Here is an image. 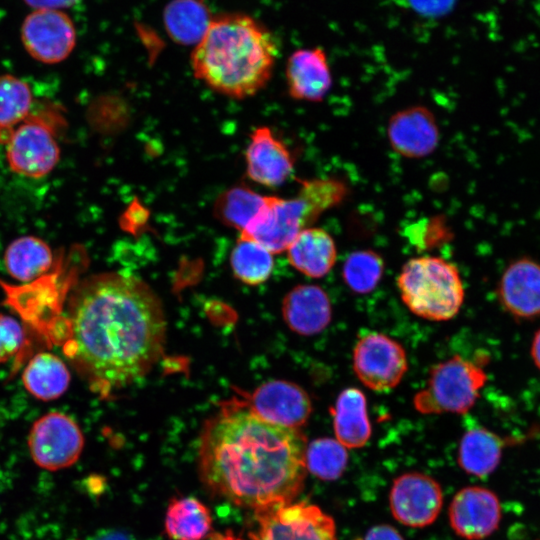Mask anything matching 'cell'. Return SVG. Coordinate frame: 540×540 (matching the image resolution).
I'll list each match as a JSON object with an SVG mask.
<instances>
[{
  "label": "cell",
  "mask_w": 540,
  "mask_h": 540,
  "mask_svg": "<svg viewBox=\"0 0 540 540\" xmlns=\"http://www.w3.org/2000/svg\"><path fill=\"white\" fill-rule=\"evenodd\" d=\"M66 313L63 352L101 396L144 377L162 354L161 302L135 277L109 272L83 279L71 292Z\"/></svg>",
  "instance_id": "1"
},
{
  "label": "cell",
  "mask_w": 540,
  "mask_h": 540,
  "mask_svg": "<svg viewBox=\"0 0 540 540\" xmlns=\"http://www.w3.org/2000/svg\"><path fill=\"white\" fill-rule=\"evenodd\" d=\"M298 429L270 423L248 405L224 407L202 429L199 471L214 494L256 512L291 503L305 475Z\"/></svg>",
  "instance_id": "2"
},
{
  "label": "cell",
  "mask_w": 540,
  "mask_h": 540,
  "mask_svg": "<svg viewBox=\"0 0 540 540\" xmlns=\"http://www.w3.org/2000/svg\"><path fill=\"white\" fill-rule=\"evenodd\" d=\"M277 44L253 17L230 13L213 18L191 55L194 75L217 92L246 98L272 75Z\"/></svg>",
  "instance_id": "3"
},
{
  "label": "cell",
  "mask_w": 540,
  "mask_h": 540,
  "mask_svg": "<svg viewBox=\"0 0 540 540\" xmlns=\"http://www.w3.org/2000/svg\"><path fill=\"white\" fill-rule=\"evenodd\" d=\"M347 192L345 183L337 179L302 180L295 197L270 196L267 207L240 232V238L258 243L272 254L283 252L302 230L340 204Z\"/></svg>",
  "instance_id": "4"
},
{
  "label": "cell",
  "mask_w": 540,
  "mask_h": 540,
  "mask_svg": "<svg viewBox=\"0 0 540 540\" xmlns=\"http://www.w3.org/2000/svg\"><path fill=\"white\" fill-rule=\"evenodd\" d=\"M401 298L415 315L431 321H446L459 312L465 296L455 265L435 256L408 260L398 276Z\"/></svg>",
  "instance_id": "5"
},
{
  "label": "cell",
  "mask_w": 540,
  "mask_h": 540,
  "mask_svg": "<svg viewBox=\"0 0 540 540\" xmlns=\"http://www.w3.org/2000/svg\"><path fill=\"white\" fill-rule=\"evenodd\" d=\"M487 380L481 364L455 355L432 368L425 388L414 397V407L423 414H464Z\"/></svg>",
  "instance_id": "6"
},
{
  "label": "cell",
  "mask_w": 540,
  "mask_h": 540,
  "mask_svg": "<svg viewBox=\"0 0 540 540\" xmlns=\"http://www.w3.org/2000/svg\"><path fill=\"white\" fill-rule=\"evenodd\" d=\"M27 442L33 462L51 472L74 465L84 448V436L77 422L59 411L37 419L30 428Z\"/></svg>",
  "instance_id": "7"
},
{
  "label": "cell",
  "mask_w": 540,
  "mask_h": 540,
  "mask_svg": "<svg viewBox=\"0 0 540 540\" xmlns=\"http://www.w3.org/2000/svg\"><path fill=\"white\" fill-rule=\"evenodd\" d=\"M251 540H338L333 518L307 502L256 512Z\"/></svg>",
  "instance_id": "8"
},
{
  "label": "cell",
  "mask_w": 540,
  "mask_h": 540,
  "mask_svg": "<svg viewBox=\"0 0 540 540\" xmlns=\"http://www.w3.org/2000/svg\"><path fill=\"white\" fill-rule=\"evenodd\" d=\"M60 158L54 130L40 116L29 115L11 132L6 142V159L17 174L41 178L50 173Z\"/></svg>",
  "instance_id": "9"
},
{
  "label": "cell",
  "mask_w": 540,
  "mask_h": 540,
  "mask_svg": "<svg viewBox=\"0 0 540 540\" xmlns=\"http://www.w3.org/2000/svg\"><path fill=\"white\" fill-rule=\"evenodd\" d=\"M407 367L404 348L387 335L367 332L355 344L353 370L358 379L371 390H392L402 380Z\"/></svg>",
  "instance_id": "10"
},
{
  "label": "cell",
  "mask_w": 540,
  "mask_h": 540,
  "mask_svg": "<svg viewBox=\"0 0 540 540\" xmlns=\"http://www.w3.org/2000/svg\"><path fill=\"white\" fill-rule=\"evenodd\" d=\"M20 37L26 52L45 64L62 62L76 45L74 22L62 10H33L23 20Z\"/></svg>",
  "instance_id": "11"
},
{
  "label": "cell",
  "mask_w": 540,
  "mask_h": 540,
  "mask_svg": "<svg viewBox=\"0 0 540 540\" xmlns=\"http://www.w3.org/2000/svg\"><path fill=\"white\" fill-rule=\"evenodd\" d=\"M389 503L392 515L398 522L422 528L436 520L443 505V493L432 477L409 472L394 479Z\"/></svg>",
  "instance_id": "12"
},
{
  "label": "cell",
  "mask_w": 540,
  "mask_h": 540,
  "mask_svg": "<svg viewBox=\"0 0 540 540\" xmlns=\"http://www.w3.org/2000/svg\"><path fill=\"white\" fill-rule=\"evenodd\" d=\"M448 514L451 528L458 536L466 540H483L499 528L502 506L492 490L468 486L454 495Z\"/></svg>",
  "instance_id": "13"
},
{
  "label": "cell",
  "mask_w": 540,
  "mask_h": 540,
  "mask_svg": "<svg viewBox=\"0 0 540 540\" xmlns=\"http://www.w3.org/2000/svg\"><path fill=\"white\" fill-rule=\"evenodd\" d=\"M502 309L518 321L540 318V261L520 256L508 263L497 285Z\"/></svg>",
  "instance_id": "14"
},
{
  "label": "cell",
  "mask_w": 540,
  "mask_h": 540,
  "mask_svg": "<svg viewBox=\"0 0 540 540\" xmlns=\"http://www.w3.org/2000/svg\"><path fill=\"white\" fill-rule=\"evenodd\" d=\"M247 405L262 419L293 429L304 425L312 411L306 391L284 380H271L259 386Z\"/></svg>",
  "instance_id": "15"
},
{
  "label": "cell",
  "mask_w": 540,
  "mask_h": 540,
  "mask_svg": "<svg viewBox=\"0 0 540 540\" xmlns=\"http://www.w3.org/2000/svg\"><path fill=\"white\" fill-rule=\"evenodd\" d=\"M387 137L396 153L418 159L430 155L436 149L440 131L432 111L417 105L399 110L390 117Z\"/></svg>",
  "instance_id": "16"
},
{
  "label": "cell",
  "mask_w": 540,
  "mask_h": 540,
  "mask_svg": "<svg viewBox=\"0 0 540 540\" xmlns=\"http://www.w3.org/2000/svg\"><path fill=\"white\" fill-rule=\"evenodd\" d=\"M250 139L245 154L248 176L269 187L284 183L294 168L288 147L268 127L255 129Z\"/></svg>",
  "instance_id": "17"
},
{
  "label": "cell",
  "mask_w": 540,
  "mask_h": 540,
  "mask_svg": "<svg viewBox=\"0 0 540 540\" xmlns=\"http://www.w3.org/2000/svg\"><path fill=\"white\" fill-rule=\"evenodd\" d=\"M289 95L296 100L320 102L332 86V75L321 47L294 51L286 63Z\"/></svg>",
  "instance_id": "18"
},
{
  "label": "cell",
  "mask_w": 540,
  "mask_h": 540,
  "mask_svg": "<svg viewBox=\"0 0 540 540\" xmlns=\"http://www.w3.org/2000/svg\"><path fill=\"white\" fill-rule=\"evenodd\" d=\"M283 318L288 327L301 335H315L326 328L332 316L330 300L316 285H298L285 296Z\"/></svg>",
  "instance_id": "19"
},
{
  "label": "cell",
  "mask_w": 540,
  "mask_h": 540,
  "mask_svg": "<svg viewBox=\"0 0 540 540\" xmlns=\"http://www.w3.org/2000/svg\"><path fill=\"white\" fill-rule=\"evenodd\" d=\"M512 442L483 426H470L459 444L458 464L467 474L485 479L497 469Z\"/></svg>",
  "instance_id": "20"
},
{
  "label": "cell",
  "mask_w": 540,
  "mask_h": 540,
  "mask_svg": "<svg viewBox=\"0 0 540 540\" xmlns=\"http://www.w3.org/2000/svg\"><path fill=\"white\" fill-rule=\"evenodd\" d=\"M290 264L311 278L324 277L333 268L337 250L331 235L322 228L302 230L287 249Z\"/></svg>",
  "instance_id": "21"
},
{
  "label": "cell",
  "mask_w": 540,
  "mask_h": 540,
  "mask_svg": "<svg viewBox=\"0 0 540 540\" xmlns=\"http://www.w3.org/2000/svg\"><path fill=\"white\" fill-rule=\"evenodd\" d=\"M336 440L346 448L363 447L371 436L366 398L357 388H347L337 397L332 409Z\"/></svg>",
  "instance_id": "22"
},
{
  "label": "cell",
  "mask_w": 540,
  "mask_h": 540,
  "mask_svg": "<svg viewBox=\"0 0 540 540\" xmlns=\"http://www.w3.org/2000/svg\"><path fill=\"white\" fill-rule=\"evenodd\" d=\"M71 376L64 361L50 352L36 354L22 373L26 390L35 398L50 401L61 397L68 389Z\"/></svg>",
  "instance_id": "23"
},
{
  "label": "cell",
  "mask_w": 540,
  "mask_h": 540,
  "mask_svg": "<svg viewBox=\"0 0 540 540\" xmlns=\"http://www.w3.org/2000/svg\"><path fill=\"white\" fill-rule=\"evenodd\" d=\"M212 19L205 0H172L163 13L169 37L182 45L198 44Z\"/></svg>",
  "instance_id": "24"
},
{
  "label": "cell",
  "mask_w": 540,
  "mask_h": 540,
  "mask_svg": "<svg viewBox=\"0 0 540 540\" xmlns=\"http://www.w3.org/2000/svg\"><path fill=\"white\" fill-rule=\"evenodd\" d=\"M54 262L50 246L35 236H22L5 250L4 264L8 274L21 282L33 281L51 269Z\"/></svg>",
  "instance_id": "25"
},
{
  "label": "cell",
  "mask_w": 540,
  "mask_h": 540,
  "mask_svg": "<svg viewBox=\"0 0 540 540\" xmlns=\"http://www.w3.org/2000/svg\"><path fill=\"white\" fill-rule=\"evenodd\" d=\"M209 509L194 497L170 501L165 515V531L172 540H202L211 530Z\"/></svg>",
  "instance_id": "26"
},
{
  "label": "cell",
  "mask_w": 540,
  "mask_h": 540,
  "mask_svg": "<svg viewBox=\"0 0 540 540\" xmlns=\"http://www.w3.org/2000/svg\"><path fill=\"white\" fill-rule=\"evenodd\" d=\"M269 198L244 185L234 186L218 197L214 212L218 220L242 232L264 211Z\"/></svg>",
  "instance_id": "27"
},
{
  "label": "cell",
  "mask_w": 540,
  "mask_h": 540,
  "mask_svg": "<svg viewBox=\"0 0 540 540\" xmlns=\"http://www.w3.org/2000/svg\"><path fill=\"white\" fill-rule=\"evenodd\" d=\"M33 94L28 83L11 75H0V142L31 114Z\"/></svg>",
  "instance_id": "28"
},
{
  "label": "cell",
  "mask_w": 540,
  "mask_h": 540,
  "mask_svg": "<svg viewBox=\"0 0 540 540\" xmlns=\"http://www.w3.org/2000/svg\"><path fill=\"white\" fill-rule=\"evenodd\" d=\"M231 267L243 283L261 284L272 272V253L252 240L240 238L231 254Z\"/></svg>",
  "instance_id": "29"
},
{
  "label": "cell",
  "mask_w": 540,
  "mask_h": 540,
  "mask_svg": "<svg viewBox=\"0 0 540 540\" xmlns=\"http://www.w3.org/2000/svg\"><path fill=\"white\" fill-rule=\"evenodd\" d=\"M347 462L346 447L335 439L318 438L306 447V469L319 479H338L344 473Z\"/></svg>",
  "instance_id": "30"
},
{
  "label": "cell",
  "mask_w": 540,
  "mask_h": 540,
  "mask_svg": "<svg viewBox=\"0 0 540 540\" xmlns=\"http://www.w3.org/2000/svg\"><path fill=\"white\" fill-rule=\"evenodd\" d=\"M384 271L383 259L374 251L361 250L351 253L343 266V279L354 292H371Z\"/></svg>",
  "instance_id": "31"
},
{
  "label": "cell",
  "mask_w": 540,
  "mask_h": 540,
  "mask_svg": "<svg viewBox=\"0 0 540 540\" xmlns=\"http://www.w3.org/2000/svg\"><path fill=\"white\" fill-rule=\"evenodd\" d=\"M24 342V330L13 317L0 314V362L15 356Z\"/></svg>",
  "instance_id": "32"
},
{
  "label": "cell",
  "mask_w": 540,
  "mask_h": 540,
  "mask_svg": "<svg viewBox=\"0 0 540 540\" xmlns=\"http://www.w3.org/2000/svg\"><path fill=\"white\" fill-rule=\"evenodd\" d=\"M416 13L425 17H441L449 13L457 0H405Z\"/></svg>",
  "instance_id": "33"
},
{
  "label": "cell",
  "mask_w": 540,
  "mask_h": 540,
  "mask_svg": "<svg viewBox=\"0 0 540 540\" xmlns=\"http://www.w3.org/2000/svg\"><path fill=\"white\" fill-rule=\"evenodd\" d=\"M357 540H404V538L394 527L380 524L371 527L363 537Z\"/></svg>",
  "instance_id": "34"
},
{
  "label": "cell",
  "mask_w": 540,
  "mask_h": 540,
  "mask_svg": "<svg viewBox=\"0 0 540 540\" xmlns=\"http://www.w3.org/2000/svg\"><path fill=\"white\" fill-rule=\"evenodd\" d=\"M81 0H23L33 10H63L77 5Z\"/></svg>",
  "instance_id": "35"
},
{
  "label": "cell",
  "mask_w": 540,
  "mask_h": 540,
  "mask_svg": "<svg viewBox=\"0 0 540 540\" xmlns=\"http://www.w3.org/2000/svg\"><path fill=\"white\" fill-rule=\"evenodd\" d=\"M529 353L534 366L540 371V327L532 337Z\"/></svg>",
  "instance_id": "36"
},
{
  "label": "cell",
  "mask_w": 540,
  "mask_h": 540,
  "mask_svg": "<svg viewBox=\"0 0 540 540\" xmlns=\"http://www.w3.org/2000/svg\"><path fill=\"white\" fill-rule=\"evenodd\" d=\"M94 540H130V539L122 533L105 532L97 536Z\"/></svg>",
  "instance_id": "37"
},
{
  "label": "cell",
  "mask_w": 540,
  "mask_h": 540,
  "mask_svg": "<svg viewBox=\"0 0 540 540\" xmlns=\"http://www.w3.org/2000/svg\"><path fill=\"white\" fill-rule=\"evenodd\" d=\"M210 540H241L235 536L232 532L214 533Z\"/></svg>",
  "instance_id": "38"
},
{
  "label": "cell",
  "mask_w": 540,
  "mask_h": 540,
  "mask_svg": "<svg viewBox=\"0 0 540 540\" xmlns=\"http://www.w3.org/2000/svg\"><path fill=\"white\" fill-rule=\"evenodd\" d=\"M538 540H540V539H538Z\"/></svg>",
  "instance_id": "39"
}]
</instances>
